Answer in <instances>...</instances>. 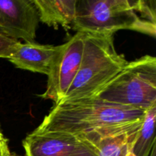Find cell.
I'll return each instance as SVG.
<instances>
[{
  "label": "cell",
  "instance_id": "6da1fadb",
  "mask_svg": "<svg viewBox=\"0 0 156 156\" xmlns=\"http://www.w3.org/2000/svg\"><path fill=\"white\" fill-rule=\"evenodd\" d=\"M145 112L94 96L66 101L55 105L34 132L66 133L94 146L105 138L136 133Z\"/></svg>",
  "mask_w": 156,
  "mask_h": 156
},
{
  "label": "cell",
  "instance_id": "7a4b0ae2",
  "mask_svg": "<svg viewBox=\"0 0 156 156\" xmlns=\"http://www.w3.org/2000/svg\"><path fill=\"white\" fill-rule=\"evenodd\" d=\"M127 63L115 50L114 35L84 32L80 67L62 101L94 97Z\"/></svg>",
  "mask_w": 156,
  "mask_h": 156
},
{
  "label": "cell",
  "instance_id": "3957f363",
  "mask_svg": "<svg viewBox=\"0 0 156 156\" xmlns=\"http://www.w3.org/2000/svg\"><path fill=\"white\" fill-rule=\"evenodd\" d=\"M135 0H77L73 28L77 32L114 35L131 30L155 37L156 24L139 15Z\"/></svg>",
  "mask_w": 156,
  "mask_h": 156
},
{
  "label": "cell",
  "instance_id": "277c9868",
  "mask_svg": "<svg viewBox=\"0 0 156 156\" xmlns=\"http://www.w3.org/2000/svg\"><path fill=\"white\" fill-rule=\"evenodd\" d=\"M94 97L146 111L156 104V58L146 55L128 62Z\"/></svg>",
  "mask_w": 156,
  "mask_h": 156
},
{
  "label": "cell",
  "instance_id": "5b68a950",
  "mask_svg": "<svg viewBox=\"0 0 156 156\" xmlns=\"http://www.w3.org/2000/svg\"><path fill=\"white\" fill-rule=\"evenodd\" d=\"M84 32H77L58 56L47 76V88L41 98L53 101L55 105L62 101L79 69L83 52Z\"/></svg>",
  "mask_w": 156,
  "mask_h": 156
},
{
  "label": "cell",
  "instance_id": "8992f818",
  "mask_svg": "<svg viewBox=\"0 0 156 156\" xmlns=\"http://www.w3.org/2000/svg\"><path fill=\"white\" fill-rule=\"evenodd\" d=\"M26 156H95L94 146L66 133L33 131L22 142Z\"/></svg>",
  "mask_w": 156,
  "mask_h": 156
},
{
  "label": "cell",
  "instance_id": "52a82bcc",
  "mask_svg": "<svg viewBox=\"0 0 156 156\" xmlns=\"http://www.w3.org/2000/svg\"><path fill=\"white\" fill-rule=\"evenodd\" d=\"M0 16L6 37L34 42L40 20L33 0H0Z\"/></svg>",
  "mask_w": 156,
  "mask_h": 156
},
{
  "label": "cell",
  "instance_id": "ba28073f",
  "mask_svg": "<svg viewBox=\"0 0 156 156\" xmlns=\"http://www.w3.org/2000/svg\"><path fill=\"white\" fill-rule=\"evenodd\" d=\"M62 48L63 44L53 46L20 42L8 59L21 69L48 76Z\"/></svg>",
  "mask_w": 156,
  "mask_h": 156
},
{
  "label": "cell",
  "instance_id": "9c48e42d",
  "mask_svg": "<svg viewBox=\"0 0 156 156\" xmlns=\"http://www.w3.org/2000/svg\"><path fill=\"white\" fill-rule=\"evenodd\" d=\"M39 20L49 27L71 28L76 17L77 0H33Z\"/></svg>",
  "mask_w": 156,
  "mask_h": 156
},
{
  "label": "cell",
  "instance_id": "30bf717a",
  "mask_svg": "<svg viewBox=\"0 0 156 156\" xmlns=\"http://www.w3.org/2000/svg\"><path fill=\"white\" fill-rule=\"evenodd\" d=\"M156 104L145 112L143 123L136 133L131 151L136 156H149L155 140Z\"/></svg>",
  "mask_w": 156,
  "mask_h": 156
},
{
  "label": "cell",
  "instance_id": "8fae6325",
  "mask_svg": "<svg viewBox=\"0 0 156 156\" xmlns=\"http://www.w3.org/2000/svg\"><path fill=\"white\" fill-rule=\"evenodd\" d=\"M136 135L123 134L101 140L94 146L95 156H127Z\"/></svg>",
  "mask_w": 156,
  "mask_h": 156
},
{
  "label": "cell",
  "instance_id": "7c38bea8",
  "mask_svg": "<svg viewBox=\"0 0 156 156\" xmlns=\"http://www.w3.org/2000/svg\"><path fill=\"white\" fill-rule=\"evenodd\" d=\"M19 43V41L0 34V58L9 59Z\"/></svg>",
  "mask_w": 156,
  "mask_h": 156
},
{
  "label": "cell",
  "instance_id": "4fadbf2b",
  "mask_svg": "<svg viewBox=\"0 0 156 156\" xmlns=\"http://www.w3.org/2000/svg\"><path fill=\"white\" fill-rule=\"evenodd\" d=\"M0 156H12L5 138L0 140Z\"/></svg>",
  "mask_w": 156,
  "mask_h": 156
},
{
  "label": "cell",
  "instance_id": "5bb4252c",
  "mask_svg": "<svg viewBox=\"0 0 156 156\" xmlns=\"http://www.w3.org/2000/svg\"><path fill=\"white\" fill-rule=\"evenodd\" d=\"M0 34L2 35H5V31H4V28H3L2 26V19H1V16H0Z\"/></svg>",
  "mask_w": 156,
  "mask_h": 156
},
{
  "label": "cell",
  "instance_id": "9a60e30c",
  "mask_svg": "<svg viewBox=\"0 0 156 156\" xmlns=\"http://www.w3.org/2000/svg\"><path fill=\"white\" fill-rule=\"evenodd\" d=\"M149 156H156V145L152 148V151L150 152V155Z\"/></svg>",
  "mask_w": 156,
  "mask_h": 156
},
{
  "label": "cell",
  "instance_id": "2e32d148",
  "mask_svg": "<svg viewBox=\"0 0 156 156\" xmlns=\"http://www.w3.org/2000/svg\"><path fill=\"white\" fill-rule=\"evenodd\" d=\"M127 156H136V155H134L133 153V152H132V151H131V149H130V151H129V152H128V154H127Z\"/></svg>",
  "mask_w": 156,
  "mask_h": 156
},
{
  "label": "cell",
  "instance_id": "e0dca14e",
  "mask_svg": "<svg viewBox=\"0 0 156 156\" xmlns=\"http://www.w3.org/2000/svg\"><path fill=\"white\" fill-rule=\"evenodd\" d=\"M3 139H5V136H3L2 133L1 132V130H0V140H3Z\"/></svg>",
  "mask_w": 156,
  "mask_h": 156
},
{
  "label": "cell",
  "instance_id": "ac0fdd59",
  "mask_svg": "<svg viewBox=\"0 0 156 156\" xmlns=\"http://www.w3.org/2000/svg\"><path fill=\"white\" fill-rule=\"evenodd\" d=\"M12 156H19V155H13V154H12Z\"/></svg>",
  "mask_w": 156,
  "mask_h": 156
}]
</instances>
